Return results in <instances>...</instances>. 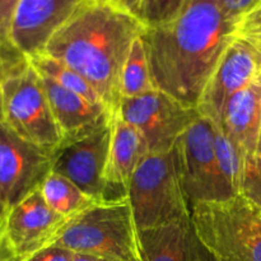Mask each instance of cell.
Wrapping results in <instances>:
<instances>
[{
	"instance_id": "obj_1",
	"label": "cell",
	"mask_w": 261,
	"mask_h": 261,
	"mask_svg": "<svg viewBox=\"0 0 261 261\" xmlns=\"http://www.w3.org/2000/svg\"><path fill=\"white\" fill-rule=\"evenodd\" d=\"M234 25L218 0H191L172 20L142 36L155 89L196 107L229 43Z\"/></svg>"
},
{
	"instance_id": "obj_2",
	"label": "cell",
	"mask_w": 261,
	"mask_h": 261,
	"mask_svg": "<svg viewBox=\"0 0 261 261\" xmlns=\"http://www.w3.org/2000/svg\"><path fill=\"white\" fill-rule=\"evenodd\" d=\"M145 30L139 18L107 0H82L42 53L81 74L114 114L121 102L124 65Z\"/></svg>"
},
{
	"instance_id": "obj_3",
	"label": "cell",
	"mask_w": 261,
	"mask_h": 261,
	"mask_svg": "<svg viewBox=\"0 0 261 261\" xmlns=\"http://www.w3.org/2000/svg\"><path fill=\"white\" fill-rule=\"evenodd\" d=\"M191 221L216 261H261V208L245 194L194 204Z\"/></svg>"
},
{
	"instance_id": "obj_4",
	"label": "cell",
	"mask_w": 261,
	"mask_h": 261,
	"mask_svg": "<svg viewBox=\"0 0 261 261\" xmlns=\"http://www.w3.org/2000/svg\"><path fill=\"white\" fill-rule=\"evenodd\" d=\"M3 122L27 142L54 154L63 143L42 78L25 56L15 51L2 83Z\"/></svg>"
},
{
	"instance_id": "obj_5",
	"label": "cell",
	"mask_w": 261,
	"mask_h": 261,
	"mask_svg": "<svg viewBox=\"0 0 261 261\" xmlns=\"http://www.w3.org/2000/svg\"><path fill=\"white\" fill-rule=\"evenodd\" d=\"M127 200L138 231L191 219L176 147L167 153H148L143 158L132 180Z\"/></svg>"
},
{
	"instance_id": "obj_6",
	"label": "cell",
	"mask_w": 261,
	"mask_h": 261,
	"mask_svg": "<svg viewBox=\"0 0 261 261\" xmlns=\"http://www.w3.org/2000/svg\"><path fill=\"white\" fill-rule=\"evenodd\" d=\"M54 245L114 261H143L129 200L97 204L75 217Z\"/></svg>"
},
{
	"instance_id": "obj_7",
	"label": "cell",
	"mask_w": 261,
	"mask_h": 261,
	"mask_svg": "<svg viewBox=\"0 0 261 261\" xmlns=\"http://www.w3.org/2000/svg\"><path fill=\"white\" fill-rule=\"evenodd\" d=\"M181 180L190 208L196 203L224 201L237 194L224 177L214 147L213 124L200 117L175 144Z\"/></svg>"
},
{
	"instance_id": "obj_8",
	"label": "cell",
	"mask_w": 261,
	"mask_h": 261,
	"mask_svg": "<svg viewBox=\"0 0 261 261\" xmlns=\"http://www.w3.org/2000/svg\"><path fill=\"white\" fill-rule=\"evenodd\" d=\"M117 111L140 133L149 154L172 150L188 127L201 117L196 107L185 106L160 89L122 97Z\"/></svg>"
},
{
	"instance_id": "obj_9",
	"label": "cell",
	"mask_w": 261,
	"mask_h": 261,
	"mask_svg": "<svg viewBox=\"0 0 261 261\" xmlns=\"http://www.w3.org/2000/svg\"><path fill=\"white\" fill-rule=\"evenodd\" d=\"M73 219L53 211L41 188L25 196L3 219V234L14 261H27L53 246Z\"/></svg>"
},
{
	"instance_id": "obj_10",
	"label": "cell",
	"mask_w": 261,
	"mask_h": 261,
	"mask_svg": "<svg viewBox=\"0 0 261 261\" xmlns=\"http://www.w3.org/2000/svg\"><path fill=\"white\" fill-rule=\"evenodd\" d=\"M53 170V154L0 121V195L7 211L38 190Z\"/></svg>"
},
{
	"instance_id": "obj_11",
	"label": "cell",
	"mask_w": 261,
	"mask_h": 261,
	"mask_svg": "<svg viewBox=\"0 0 261 261\" xmlns=\"http://www.w3.org/2000/svg\"><path fill=\"white\" fill-rule=\"evenodd\" d=\"M111 120L86 135L63 143L53 154L54 172L96 200L103 201V176L111 144Z\"/></svg>"
},
{
	"instance_id": "obj_12",
	"label": "cell",
	"mask_w": 261,
	"mask_h": 261,
	"mask_svg": "<svg viewBox=\"0 0 261 261\" xmlns=\"http://www.w3.org/2000/svg\"><path fill=\"white\" fill-rule=\"evenodd\" d=\"M260 71L261 64L256 54L233 37L199 99L196 109L201 117L221 126L228 99L249 86Z\"/></svg>"
},
{
	"instance_id": "obj_13",
	"label": "cell",
	"mask_w": 261,
	"mask_h": 261,
	"mask_svg": "<svg viewBox=\"0 0 261 261\" xmlns=\"http://www.w3.org/2000/svg\"><path fill=\"white\" fill-rule=\"evenodd\" d=\"M81 3L82 0H20L10 25V46L25 58L41 54L51 36Z\"/></svg>"
},
{
	"instance_id": "obj_14",
	"label": "cell",
	"mask_w": 261,
	"mask_h": 261,
	"mask_svg": "<svg viewBox=\"0 0 261 261\" xmlns=\"http://www.w3.org/2000/svg\"><path fill=\"white\" fill-rule=\"evenodd\" d=\"M112 135L103 176V201L119 203L129 199L132 180L138 166L148 154L140 133L115 111L111 116Z\"/></svg>"
},
{
	"instance_id": "obj_15",
	"label": "cell",
	"mask_w": 261,
	"mask_h": 261,
	"mask_svg": "<svg viewBox=\"0 0 261 261\" xmlns=\"http://www.w3.org/2000/svg\"><path fill=\"white\" fill-rule=\"evenodd\" d=\"M63 143L86 135L111 120V111L102 103H92L81 94L68 91L41 75ZM61 143V144H63Z\"/></svg>"
},
{
	"instance_id": "obj_16",
	"label": "cell",
	"mask_w": 261,
	"mask_h": 261,
	"mask_svg": "<svg viewBox=\"0 0 261 261\" xmlns=\"http://www.w3.org/2000/svg\"><path fill=\"white\" fill-rule=\"evenodd\" d=\"M143 261H216L191 219L139 231Z\"/></svg>"
},
{
	"instance_id": "obj_17",
	"label": "cell",
	"mask_w": 261,
	"mask_h": 261,
	"mask_svg": "<svg viewBox=\"0 0 261 261\" xmlns=\"http://www.w3.org/2000/svg\"><path fill=\"white\" fill-rule=\"evenodd\" d=\"M221 127L246 158V163L256 158L261 127V71L249 86L228 99Z\"/></svg>"
},
{
	"instance_id": "obj_18",
	"label": "cell",
	"mask_w": 261,
	"mask_h": 261,
	"mask_svg": "<svg viewBox=\"0 0 261 261\" xmlns=\"http://www.w3.org/2000/svg\"><path fill=\"white\" fill-rule=\"evenodd\" d=\"M41 193L48 206L66 218H75L101 203L84 193L69 178L54 171L43 181Z\"/></svg>"
},
{
	"instance_id": "obj_19",
	"label": "cell",
	"mask_w": 261,
	"mask_h": 261,
	"mask_svg": "<svg viewBox=\"0 0 261 261\" xmlns=\"http://www.w3.org/2000/svg\"><path fill=\"white\" fill-rule=\"evenodd\" d=\"M27 59L40 75L50 78L51 81H54L68 91L81 94L82 97L87 98L92 103L105 105L102 99L99 98L98 93L94 91L93 87L81 74H78L65 64L60 63L56 59L51 58L43 53L30 56Z\"/></svg>"
},
{
	"instance_id": "obj_20",
	"label": "cell",
	"mask_w": 261,
	"mask_h": 261,
	"mask_svg": "<svg viewBox=\"0 0 261 261\" xmlns=\"http://www.w3.org/2000/svg\"><path fill=\"white\" fill-rule=\"evenodd\" d=\"M154 89L155 87L148 64L147 51L140 36L133 43L132 50L124 65L121 76V98L142 96Z\"/></svg>"
},
{
	"instance_id": "obj_21",
	"label": "cell",
	"mask_w": 261,
	"mask_h": 261,
	"mask_svg": "<svg viewBox=\"0 0 261 261\" xmlns=\"http://www.w3.org/2000/svg\"><path fill=\"white\" fill-rule=\"evenodd\" d=\"M213 134L214 147L222 172L234 193L237 195L242 194L245 172H246V158L228 139L221 126L213 124Z\"/></svg>"
},
{
	"instance_id": "obj_22",
	"label": "cell",
	"mask_w": 261,
	"mask_h": 261,
	"mask_svg": "<svg viewBox=\"0 0 261 261\" xmlns=\"http://www.w3.org/2000/svg\"><path fill=\"white\" fill-rule=\"evenodd\" d=\"M191 0H143L139 19L147 28L172 20Z\"/></svg>"
},
{
	"instance_id": "obj_23",
	"label": "cell",
	"mask_w": 261,
	"mask_h": 261,
	"mask_svg": "<svg viewBox=\"0 0 261 261\" xmlns=\"http://www.w3.org/2000/svg\"><path fill=\"white\" fill-rule=\"evenodd\" d=\"M233 37L249 46L261 64V5L234 24Z\"/></svg>"
},
{
	"instance_id": "obj_24",
	"label": "cell",
	"mask_w": 261,
	"mask_h": 261,
	"mask_svg": "<svg viewBox=\"0 0 261 261\" xmlns=\"http://www.w3.org/2000/svg\"><path fill=\"white\" fill-rule=\"evenodd\" d=\"M242 194L252 199L261 208V160L259 158L246 163Z\"/></svg>"
},
{
	"instance_id": "obj_25",
	"label": "cell",
	"mask_w": 261,
	"mask_h": 261,
	"mask_svg": "<svg viewBox=\"0 0 261 261\" xmlns=\"http://www.w3.org/2000/svg\"><path fill=\"white\" fill-rule=\"evenodd\" d=\"M224 18L236 24L241 18L261 5V0H218Z\"/></svg>"
},
{
	"instance_id": "obj_26",
	"label": "cell",
	"mask_w": 261,
	"mask_h": 261,
	"mask_svg": "<svg viewBox=\"0 0 261 261\" xmlns=\"http://www.w3.org/2000/svg\"><path fill=\"white\" fill-rule=\"evenodd\" d=\"M20 0H0V45H10L9 31Z\"/></svg>"
},
{
	"instance_id": "obj_27",
	"label": "cell",
	"mask_w": 261,
	"mask_h": 261,
	"mask_svg": "<svg viewBox=\"0 0 261 261\" xmlns=\"http://www.w3.org/2000/svg\"><path fill=\"white\" fill-rule=\"evenodd\" d=\"M73 251L65 249V247L53 245V246L47 247V249L33 255L27 261H73Z\"/></svg>"
},
{
	"instance_id": "obj_28",
	"label": "cell",
	"mask_w": 261,
	"mask_h": 261,
	"mask_svg": "<svg viewBox=\"0 0 261 261\" xmlns=\"http://www.w3.org/2000/svg\"><path fill=\"white\" fill-rule=\"evenodd\" d=\"M15 53L14 48L10 45H0V121H3V102H2V83L4 74L7 71L8 63H9L10 58L13 54Z\"/></svg>"
},
{
	"instance_id": "obj_29",
	"label": "cell",
	"mask_w": 261,
	"mask_h": 261,
	"mask_svg": "<svg viewBox=\"0 0 261 261\" xmlns=\"http://www.w3.org/2000/svg\"><path fill=\"white\" fill-rule=\"evenodd\" d=\"M111 4L116 5V7L121 8V9L126 10L130 14L135 15V17L139 18L140 8H142L143 0H107Z\"/></svg>"
},
{
	"instance_id": "obj_30",
	"label": "cell",
	"mask_w": 261,
	"mask_h": 261,
	"mask_svg": "<svg viewBox=\"0 0 261 261\" xmlns=\"http://www.w3.org/2000/svg\"><path fill=\"white\" fill-rule=\"evenodd\" d=\"M0 261H14V257L8 249L4 234H3V221H0Z\"/></svg>"
},
{
	"instance_id": "obj_31",
	"label": "cell",
	"mask_w": 261,
	"mask_h": 261,
	"mask_svg": "<svg viewBox=\"0 0 261 261\" xmlns=\"http://www.w3.org/2000/svg\"><path fill=\"white\" fill-rule=\"evenodd\" d=\"M73 261H114V260L105 259V257L96 256V255L83 254V252H74Z\"/></svg>"
},
{
	"instance_id": "obj_32",
	"label": "cell",
	"mask_w": 261,
	"mask_h": 261,
	"mask_svg": "<svg viewBox=\"0 0 261 261\" xmlns=\"http://www.w3.org/2000/svg\"><path fill=\"white\" fill-rule=\"evenodd\" d=\"M7 206H5L4 201H3V198L2 195H0V221H3L5 217V214H7Z\"/></svg>"
},
{
	"instance_id": "obj_33",
	"label": "cell",
	"mask_w": 261,
	"mask_h": 261,
	"mask_svg": "<svg viewBox=\"0 0 261 261\" xmlns=\"http://www.w3.org/2000/svg\"><path fill=\"white\" fill-rule=\"evenodd\" d=\"M256 158H259V160H261V127H260V133H259V139H257Z\"/></svg>"
}]
</instances>
